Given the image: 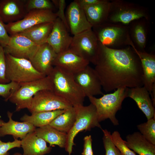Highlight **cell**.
Listing matches in <instances>:
<instances>
[{"label": "cell", "mask_w": 155, "mask_h": 155, "mask_svg": "<svg viewBox=\"0 0 155 155\" xmlns=\"http://www.w3.org/2000/svg\"><path fill=\"white\" fill-rule=\"evenodd\" d=\"M106 92L122 87L144 86L140 60L131 46L113 49L98 42V51L94 68Z\"/></svg>", "instance_id": "obj_1"}, {"label": "cell", "mask_w": 155, "mask_h": 155, "mask_svg": "<svg viewBox=\"0 0 155 155\" xmlns=\"http://www.w3.org/2000/svg\"><path fill=\"white\" fill-rule=\"evenodd\" d=\"M54 92L70 103L73 107L83 105L86 97L75 81L73 74L60 67L54 66L49 75Z\"/></svg>", "instance_id": "obj_2"}, {"label": "cell", "mask_w": 155, "mask_h": 155, "mask_svg": "<svg viewBox=\"0 0 155 155\" xmlns=\"http://www.w3.org/2000/svg\"><path fill=\"white\" fill-rule=\"evenodd\" d=\"M92 30L98 42L108 48L121 49L133 44L128 25L106 22L92 27Z\"/></svg>", "instance_id": "obj_3"}, {"label": "cell", "mask_w": 155, "mask_h": 155, "mask_svg": "<svg viewBox=\"0 0 155 155\" xmlns=\"http://www.w3.org/2000/svg\"><path fill=\"white\" fill-rule=\"evenodd\" d=\"M128 89L127 87L120 88L113 92L103 94L99 98L94 96L88 97L96 108L99 122L108 119L114 125H119L116 115L121 109L123 101L127 97Z\"/></svg>", "instance_id": "obj_4"}, {"label": "cell", "mask_w": 155, "mask_h": 155, "mask_svg": "<svg viewBox=\"0 0 155 155\" xmlns=\"http://www.w3.org/2000/svg\"><path fill=\"white\" fill-rule=\"evenodd\" d=\"M143 18L150 19L146 7L124 0H112L106 22L128 25L133 21Z\"/></svg>", "instance_id": "obj_5"}, {"label": "cell", "mask_w": 155, "mask_h": 155, "mask_svg": "<svg viewBox=\"0 0 155 155\" xmlns=\"http://www.w3.org/2000/svg\"><path fill=\"white\" fill-rule=\"evenodd\" d=\"M74 107L76 112V119L73 126L67 133L65 148L69 155H71L73 146L75 145L74 139L79 132L90 131L95 127L102 129L98 120L96 108L91 103L87 106L82 105Z\"/></svg>", "instance_id": "obj_6"}, {"label": "cell", "mask_w": 155, "mask_h": 155, "mask_svg": "<svg viewBox=\"0 0 155 155\" xmlns=\"http://www.w3.org/2000/svg\"><path fill=\"white\" fill-rule=\"evenodd\" d=\"M53 90L52 82L48 75L32 81L20 84V86L11 94L9 98L10 102L16 105V111L30 108L33 96L42 90Z\"/></svg>", "instance_id": "obj_7"}, {"label": "cell", "mask_w": 155, "mask_h": 155, "mask_svg": "<svg viewBox=\"0 0 155 155\" xmlns=\"http://www.w3.org/2000/svg\"><path fill=\"white\" fill-rule=\"evenodd\" d=\"M5 59L6 77L10 82L21 84L46 76L37 71L28 59L8 54H5Z\"/></svg>", "instance_id": "obj_8"}, {"label": "cell", "mask_w": 155, "mask_h": 155, "mask_svg": "<svg viewBox=\"0 0 155 155\" xmlns=\"http://www.w3.org/2000/svg\"><path fill=\"white\" fill-rule=\"evenodd\" d=\"M69 49L95 65L98 51V42L92 29L73 36Z\"/></svg>", "instance_id": "obj_9"}, {"label": "cell", "mask_w": 155, "mask_h": 155, "mask_svg": "<svg viewBox=\"0 0 155 155\" xmlns=\"http://www.w3.org/2000/svg\"><path fill=\"white\" fill-rule=\"evenodd\" d=\"M57 18L56 13L51 10H32L28 12L22 19L6 24L5 26L11 36L20 33L39 24L54 22Z\"/></svg>", "instance_id": "obj_10"}, {"label": "cell", "mask_w": 155, "mask_h": 155, "mask_svg": "<svg viewBox=\"0 0 155 155\" xmlns=\"http://www.w3.org/2000/svg\"><path fill=\"white\" fill-rule=\"evenodd\" d=\"M72 105L52 90H44L37 93L33 97L28 110L32 113L58 110H65Z\"/></svg>", "instance_id": "obj_11"}, {"label": "cell", "mask_w": 155, "mask_h": 155, "mask_svg": "<svg viewBox=\"0 0 155 155\" xmlns=\"http://www.w3.org/2000/svg\"><path fill=\"white\" fill-rule=\"evenodd\" d=\"M10 36L9 43L3 49L5 54H9L14 57L29 60L40 46L20 34Z\"/></svg>", "instance_id": "obj_12"}, {"label": "cell", "mask_w": 155, "mask_h": 155, "mask_svg": "<svg viewBox=\"0 0 155 155\" xmlns=\"http://www.w3.org/2000/svg\"><path fill=\"white\" fill-rule=\"evenodd\" d=\"M73 75L75 81L86 97L104 94L99 78L94 68L89 65Z\"/></svg>", "instance_id": "obj_13"}, {"label": "cell", "mask_w": 155, "mask_h": 155, "mask_svg": "<svg viewBox=\"0 0 155 155\" xmlns=\"http://www.w3.org/2000/svg\"><path fill=\"white\" fill-rule=\"evenodd\" d=\"M66 16L69 31L73 36L92 29L84 9L75 0L68 5Z\"/></svg>", "instance_id": "obj_14"}, {"label": "cell", "mask_w": 155, "mask_h": 155, "mask_svg": "<svg viewBox=\"0 0 155 155\" xmlns=\"http://www.w3.org/2000/svg\"><path fill=\"white\" fill-rule=\"evenodd\" d=\"M62 22L57 18L53 22L52 31L46 41L57 54L69 49L73 37Z\"/></svg>", "instance_id": "obj_15"}, {"label": "cell", "mask_w": 155, "mask_h": 155, "mask_svg": "<svg viewBox=\"0 0 155 155\" xmlns=\"http://www.w3.org/2000/svg\"><path fill=\"white\" fill-rule=\"evenodd\" d=\"M56 55L52 48L45 43L40 45L29 60L37 71L47 76L53 68V63Z\"/></svg>", "instance_id": "obj_16"}, {"label": "cell", "mask_w": 155, "mask_h": 155, "mask_svg": "<svg viewBox=\"0 0 155 155\" xmlns=\"http://www.w3.org/2000/svg\"><path fill=\"white\" fill-rule=\"evenodd\" d=\"M149 19L140 18L131 22L128 26L130 39L137 50L145 51L150 29Z\"/></svg>", "instance_id": "obj_17"}, {"label": "cell", "mask_w": 155, "mask_h": 155, "mask_svg": "<svg viewBox=\"0 0 155 155\" xmlns=\"http://www.w3.org/2000/svg\"><path fill=\"white\" fill-rule=\"evenodd\" d=\"M89 63L88 61L69 49L57 54L53 65L74 74L84 68Z\"/></svg>", "instance_id": "obj_18"}, {"label": "cell", "mask_w": 155, "mask_h": 155, "mask_svg": "<svg viewBox=\"0 0 155 155\" xmlns=\"http://www.w3.org/2000/svg\"><path fill=\"white\" fill-rule=\"evenodd\" d=\"M26 0H0V17L7 24L15 22L23 18L27 13Z\"/></svg>", "instance_id": "obj_19"}, {"label": "cell", "mask_w": 155, "mask_h": 155, "mask_svg": "<svg viewBox=\"0 0 155 155\" xmlns=\"http://www.w3.org/2000/svg\"><path fill=\"white\" fill-rule=\"evenodd\" d=\"M150 95L148 91L143 86L128 88L127 97H129L135 101L147 120L155 118V107Z\"/></svg>", "instance_id": "obj_20"}, {"label": "cell", "mask_w": 155, "mask_h": 155, "mask_svg": "<svg viewBox=\"0 0 155 155\" xmlns=\"http://www.w3.org/2000/svg\"><path fill=\"white\" fill-rule=\"evenodd\" d=\"M131 46L138 55L142 65L143 73L144 86L150 95L153 84L155 83V55L145 51L136 49L132 44Z\"/></svg>", "instance_id": "obj_21"}, {"label": "cell", "mask_w": 155, "mask_h": 155, "mask_svg": "<svg viewBox=\"0 0 155 155\" xmlns=\"http://www.w3.org/2000/svg\"><path fill=\"white\" fill-rule=\"evenodd\" d=\"M8 121L4 122L0 129V136L7 135H12L14 138L21 139L24 138L29 133L35 131L36 127L26 122H19L12 119L13 113L7 112Z\"/></svg>", "instance_id": "obj_22"}, {"label": "cell", "mask_w": 155, "mask_h": 155, "mask_svg": "<svg viewBox=\"0 0 155 155\" xmlns=\"http://www.w3.org/2000/svg\"><path fill=\"white\" fill-rule=\"evenodd\" d=\"M23 155H44L52 149L48 147L46 142L36 135L35 131L28 133L21 140Z\"/></svg>", "instance_id": "obj_23"}, {"label": "cell", "mask_w": 155, "mask_h": 155, "mask_svg": "<svg viewBox=\"0 0 155 155\" xmlns=\"http://www.w3.org/2000/svg\"><path fill=\"white\" fill-rule=\"evenodd\" d=\"M110 5V1L101 0L97 3L83 8L92 27L106 22Z\"/></svg>", "instance_id": "obj_24"}, {"label": "cell", "mask_w": 155, "mask_h": 155, "mask_svg": "<svg viewBox=\"0 0 155 155\" xmlns=\"http://www.w3.org/2000/svg\"><path fill=\"white\" fill-rule=\"evenodd\" d=\"M126 138V145L139 155H155V145L147 141L140 132L129 134Z\"/></svg>", "instance_id": "obj_25"}, {"label": "cell", "mask_w": 155, "mask_h": 155, "mask_svg": "<svg viewBox=\"0 0 155 155\" xmlns=\"http://www.w3.org/2000/svg\"><path fill=\"white\" fill-rule=\"evenodd\" d=\"M37 135L48 143L50 147L56 145L61 148H65L67 133L60 131L48 125L36 128Z\"/></svg>", "instance_id": "obj_26"}, {"label": "cell", "mask_w": 155, "mask_h": 155, "mask_svg": "<svg viewBox=\"0 0 155 155\" xmlns=\"http://www.w3.org/2000/svg\"><path fill=\"white\" fill-rule=\"evenodd\" d=\"M53 24V22L39 24L19 34L40 45L46 43L52 30Z\"/></svg>", "instance_id": "obj_27"}, {"label": "cell", "mask_w": 155, "mask_h": 155, "mask_svg": "<svg viewBox=\"0 0 155 155\" xmlns=\"http://www.w3.org/2000/svg\"><path fill=\"white\" fill-rule=\"evenodd\" d=\"M66 110L37 112L32 113L31 115L25 114L21 118L20 120L28 122L36 127H40L49 125Z\"/></svg>", "instance_id": "obj_28"}, {"label": "cell", "mask_w": 155, "mask_h": 155, "mask_svg": "<svg viewBox=\"0 0 155 155\" xmlns=\"http://www.w3.org/2000/svg\"><path fill=\"white\" fill-rule=\"evenodd\" d=\"M76 118V111L73 106L66 109L49 125L60 131L67 133L73 126Z\"/></svg>", "instance_id": "obj_29"}, {"label": "cell", "mask_w": 155, "mask_h": 155, "mask_svg": "<svg viewBox=\"0 0 155 155\" xmlns=\"http://www.w3.org/2000/svg\"><path fill=\"white\" fill-rule=\"evenodd\" d=\"M140 132L148 142L155 145V118L137 126Z\"/></svg>", "instance_id": "obj_30"}, {"label": "cell", "mask_w": 155, "mask_h": 155, "mask_svg": "<svg viewBox=\"0 0 155 155\" xmlns=\"http://www.w3.org/2000/svg\"><path fill=\"white\" fill-rule=\"evenodd\" d=\"M26 8L27 13L34 10H49L53 11L54 5L49 0H26Z\"/></svg>", "instance_id": "obj_31"}, {"label": "cell", "mask_w": 155, "mask_h": 155, "mask_svg": "<svg viewBox=\"0 0 155 155\" xmlns=\"http://www.w3.org/2000/svg\"><path fill=\"white\" fill-rule=\"evenodd\" d=\"M102 130L103 133L102 140L105 150V155H122L113 142L110 132L106 129Z\"/></svg>", "instance_id": "obj_32"}, {"label": "cell", "mask_w": 155, "mask_h": 155, "mask_svg": "<svg viewBox=\"0 0 155 155\" xmlns=\"http://www.w3.org/2000/svg\"><path fill=\"white\" fill-rule=\"evenodd\" d=\"M111 137L113 142L122 155H137L126 145L125 141L122 139L118 131H114L111 134Z\"/></svg>", "instance_id": "obj_33"}, {"label": "cell", "mask_w": 155, "mask_h": 155, "mask_svg": "<svg viewBox=\"0 0 155 155\" xmlns=\"http://www.w3.org/2000/svg\"><path fill=\"white\" fill-rule=\"evenodd\" d=\"M20 85V84L12 82L6 84H0V96L3 98L5 101H7Z\"/></svg>", "instance_id": "obj_34"}, {"label": "cell", "mask_w": 155, "mask_h": 155, "mask_svg": "<svg viewBox=\"0 0 155 155\" xmlns=\"http://www.w3.org/2000/svg\"><path fill=\"white\" fill-rule=\"evenodd\" d=\"M55 6L58 9L56 13L57 18H59L64 24L68 30L69 31L65 13V9L66 5V2L65 0H52V1Z\"/></svg>", "instance_id": "obj_35"}, {"label": "cell", "mask_w": 155, "mask_h": 155, "mask_svg": "<svg viewBox=\"0 0 155 155\" xmlns=\"http://www.w3.org/2000/svg\"><path fill=\"white\" fill-rule=\"evenodd\" d=\"M6 69L5 54L3 48L0 45V84H6L10 82L6 77Z\"/></svg>", "instance_id": "obj_36"}, {"label": "cell", "mask_w": 155, "mask_h": 155, "mask_svg": "<svg viewBox=\"0 0 155 155\" xmlns=\"http://www.w3.org/2000/svg\"><path fill=\"white\" fill-rule=\"evenodd\" d=\"M14 138V141L7 142H3L0 140V155H9V150L14 148L21 146V140Z\"/></svg>", "instance_id": "obj_37"}, {"label": "cell", "mask_w": 155, "mask_h": 155, "mask_svg": "<svg viewBox=\"0 0 155 155\" xmlns=\"http://www.w3.org/2000/svg\"><path fill=\"white\" fill-rule=\"evenodd\" d=\"M10 38L8 34L5 24L0 17V45L3 48L9 43Z\"/></svg>", "instance_id": "obj_38"}, {"label": "cell", "mask_w": 155, "mask_h": 155, "mask_svg": "<svg viewBox=\"0 0 155 155\" xmlns=\"http://www.w3.org/2000/svg\"><path fill=\"white\" fill-rule=\"evenodd\" d=\"M84 140V149L82 155H94L92 149L91 136L90 135L86 136Z\"/></svg>", "instance_id": "obj_39"}, {"label": "cell", "mask_w": 155, "mask_h": 155, "mask_svg": "<svg viewBox=\"0 0 155 155\" xmlns=\"http://www.w3.org/2000/svg\"><path fill=\"white\" fill-rule=\"evenodd\" d=\"M101 0H75L79 5L83 9L97 3Z\"/></svg>", "instance_id": "obj_40"}, {"label": "cell", "mask_w": 155, "mask_h": 155, "mask_svg": "<svg viewBox=\"0 0 155 155\" xmlns=\"http://www.w3.org/2000/svg\"><path fill=\"white\" fill-rule=\"evenodd\" d=\"M151 97V100L154 106L155 107V83H154L152 88L151 93L150 94Z\"/></svg>", "instance_id": "obj_41"}, {"label": "cell", "mask_w": 155, "mask_h": 155, "mask_svg": "<svg viewBox=\"0 0 155 155\" xmlns=\"http://www.w3.org/2000/svg\"><path fill=\"white\" fill-rule=\"evenodd\" d=\"M4 122L0 118V129L1 126L2 125Z\"/></svg>", "instance_id": "obj_42"}, {"label": "cell", "mask_w": 155, "mask_h": 155, "mask_svg": "<svg viewBox=\"0 0 155 155\" xmlns=\"http://www.w3.org/2000/svg\"><path fill=\"white\" fill-rule=\"evenodd\" d=\"M13 155H23L19 152H16L14 153Z\"/></svg>", "instance_id": "obj_43"}, {"label": "cell", "mask_w": 155, "mask_h": 155, "mask_svg": "<svg viewBox=\"0 0 155 155\" xmlns=\"http://www.w3.org/2000/svg\"></svg>", "instance_id": "obj_44"}]
</instances>
